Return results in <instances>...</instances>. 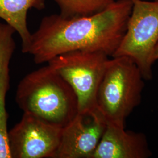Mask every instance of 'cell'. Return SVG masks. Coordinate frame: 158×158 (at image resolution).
Segmentation results:
<instances>
[{"mask_svg":"<svg viewBox=\"0 0 158 158\" xmlns=\"http://www.w3.org/2000/svg\"><path fill=\"white\" fill-rule=\"evenodd\" d=\"M132 9L131 0H117L92 15L44 17L31 35L27 53L38 64L70 51L98 52L112 57L126 32Z\"/></svg>","mask_w":158,"mask_h":158,"instance_id":"6da1fadb","label":"cell"},{"mask_svg":"<svg viewBox=\"0 0 158 158\" xmlns=\"http://www.w3.org/2000/svg\"><path fill=\"white\" fill-rule=\"evenodd\" d=\"M15 102L23 113L61 129L79 112L73 90L48 64L27 74L19 81Z\"/></svg>","mask_w":158,"mask_h":158,"instance_id":"7a4b0ae2","label":"cell"},{"mask_svg":"<svg viewBox=\"0 0 158 158\" xmlns=\"http://www.w3.org/2000/svg\"><path fill=\"white\" fill-rule=\"evenodd\" d=\"M144 80L130 57L109 59L96 97L97 110L106 124L125 127L126 119L141 104Z\"/></svg>","mask_w":158,"mask_h":158,"instance_id":"3957f363","label":"cell"},{"mask_svg":"<svg viewBox=\"0 0 158 158\" xmlns=\"http://www.w3.org/2000/svg\"><path fill=\"white\" fill-rule=\"evenodd\" d=\"M108 57L98 52L74 51L57 55L48 62L73 90L78 101V113L98 111L97 94Z\"/></svg>","mask_w":158,"mask_h":158,"instance_id":"277c9868","label":"cell"},{"mask_svg":"<svg viewBox=\"0 0 158 158\" xmlns=\"http://www.w3.org/2000/svg\"><path fill=\"white\" fill-rule=\"evenodd\" d=\"M131 1L126 32L112 57H130L148 80L152 78L153 53L158 42V0Z\"/></svg>","mask_w":158,"mask_h":158,"instance_id":"5b68a950","label":"cell"},{"mask_svg":"<svg viewBox=\"0 0 158 158\" xmlns=\"http://www.w3.org/2000/svg\"><path fill=\"white\" fill-rule=\"evenodd\" d=\"M62 129L27 114L8 132L11 158H53Z\"/></svg>","mask_w":158,"mask_h":158,"instance_id":"8992f818","label":"cell"},{"mask_svg":"<svg viewBox=\"0 0 158 158\" xmlns=\"http://www.w3.org/2000/svg\"><path fill=\"white\" fill-rule=\"evenodd\" d=\"M106 125L98 111L78 113L63 128L53 158H91Z\"/></svg>","mask_w":158,"mask_h":158,"instance_id":"52a82bcc","label":"cell"},{"mask_svg":"<svg viewBox=\"0 0 158 158\" xmlns=\"http://www.w3.org/2000/svg\"><path fill=\"white\" fill-rule=\"evenodd\" d=\"M151 155L144 134L107 124L91 158H148Z\"/></svg>","mask_w":158,"mask_h":158,"instance_id":"ba28073f","label":"cell"},{"mask_svg":"<svg viewBox=\"0 0 158 158\" xmlns=\"http://www.w3.org/2000/svg\"><path fill=\"white\" fill-rule=\"evenodd\" d=\"M15 30L0 23V158H11L8 140V114L6 98L10 87V64L16 48L14 40Z\"/></svg>","mask_w":158,"mask_h":158,"instance_id":"9c48e42d","label":"cell"},{"mask_svg":"<svg viewBox=\"0 0 158 158\" xmlns=\"http://www.w3.org/2000/svg\"><path fill=\"white\" fill-rule=\"evenodd\" d=\"M45 0H0V18L5 21L19 34L22 42V52L27 53L32 34L27 24L29 10H42Z\"/></svg>","mask_w":158,"mask_h":158,"instance_id":"30bf717a","label":"cell"},{"mask_svg":"<svg viewBox=\"0 0 158 158\" xmlns=\"http://www.w3.org/2000/svg\"><path fill=\"white\" fill-rule=\"evenodd\" d=\"M63 17L89 16L100 12L112 4L115 0H54Z\"/></svg>","mask_w":158,"mask_h":158,"instance_id":"8fae6325","label":"cell"},{"mask_svg":"<svg viewBox=\"0 0 158 158\" xmlns=\"http://www.w3.org/2000/svg\"><path fill=\"white\" fill-rule=\"evenodd\" d=\"M153 60L154 62H155L157 60H158V42L157 45L155 47V51H154V53H153Z\"/></svg>","mask_w":158,"mask_h":158,"instance_id":"7c38bea8","label":"cell"}]
</instances>
